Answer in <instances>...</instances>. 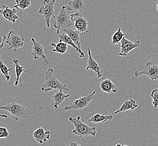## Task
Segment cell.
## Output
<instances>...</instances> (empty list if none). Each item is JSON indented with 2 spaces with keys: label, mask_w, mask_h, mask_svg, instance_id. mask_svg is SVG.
Wrapping results in <instances>:
<instances>
[{
  "label": "cell",
  "mask_w": 158,
  "mask_h": 146,
  "mask_svg": "<svg viewBox=\"0 0 158 146\" xmlns=\"http://www.w3.org/2000/svg\"><path fill=\"white\" fill-rule=\"evenodd\" d=\"M151 97L152 98V104L154 109L158 108V89H154L152 92Z\"/></svg>",
  "instance_id": "27"
},
{
  "label": "cell",
  "mask_w": 158,
  "mask_h": 146,
  "mask_svg": "<svg viewBox=\"0 0 158 146\" xmlns=\"http://www.w3.org/2000/svg\"><path fill=\"white\" fill-rule=\"evenodd\" d=\"M0 109L6 110L11 113L12 119H14L15 122H17L19 119L27 118L30 115V111L26 107L15 102L1 106Z\"/></svg>",
  "instance_id": "3"
},
{
  "label": "cell",
  "mask_w": 158,
  "mask_h": 146,
  "mask_svg": "<svg viewBox=\"0 0 158 146\" xmlns=\"http://www.w3.org/2000/svg\"><path fill=\"white\" fill-rule=\"evenodd\" d=\"M100 88L102 91L108 93H116L117 92V85L110 79H106L100 82Z\"/></svg>",
  "instance_id": "18"
},
{
  "label": "cell",
  "mask_w": 158,
  "mask_h": 146,
  "mask_svg": "<svg viewBox=\"0 0 158 146\" xmlns=\"http://www.w3.org/2000/svg\"><path fill=\"white\" fill-rule=\"evenodd\" d=\"M9 133L7 131V129L5 127H0V138H7L9 136Z\"/></svg>",
  "instance_id": "28"
},
{
  "label": "cell",
  "mask_w": 158,
  "mask_h": 146,
  "mask_svg": "<svg viewBox=\"0 0 158 146\" xmlns=\"http://www.w3.org/2000/svg\"><path fill=\"white\" fill-rule=\"evenodd\" d=\"M6 43L8 45L7 49L17 52L18 49L24 45V36L19 34L15 31H10L7 38Z\"/></svg>",
  "instance_id": "7"
},
{
  "label": "cell",
  "mask_w": 158,
  "mask_h": 146,
  "mask_svg": "<svg viewBox=\"0 0 158 146\" xmlns=\"http://www.w3.org/2000/svg\"><path fill=\"white\" fill-rule=\"evenodd\" d=\"M112 119L113 116L112 115H108L106 112L103 114H95L91 116V118H90L88 122L99 124L102 122L110 121Z\"/></svg>",
  "instance_id": "20"
},
{
  "label": "cell",
  "mask_w": 158,
  "mask_h": 146,
  "mask_svg": "<svg viewBox=\"0 0 158 146\" xmlns=\"http://www.w3.org/2000/svg\"><path fill=\"white\" fill-rule=\"evenodd\" d=\"M0 68H1V72L5 77L6 81H9L10 78H11V76L9 75V71L12 70L14 68L13 67L10 68V69L8 68L6 65L3 63V61L2 60L1 57H0Z\"/></svg>",
  "instance_id": "25"
},
{
  "label": "cell",
  "mask_w": 158,
  "mask_h": 146,
  "mask_svg": "<svg viewBox=\"0 0 158 146\" xmlns=\"http://www.w3.org/2000/svg\"><path fill=\"white\" fill-rule=\"evenodd\" d=\"M145 75L148 76L152 80L158 79V65L154 64L152 62H148L145 68L142 71H136L135 72V76L139 77L140 75Z\"/></svg>",
  "instance_id": "8"
},
{
  "label": "cell",
  "mask_w": 158,
  "mask_h": 146,
  "mask_svg": "<svg viewBox=\"0 0 158 146\" xmlns=\"http://www.w3.org/2000/svg\"><path fill=\"white\" fill-rule=\"evenodd\" d=\"M15 7L20 8L22 10H25L31 6V0H16Z\"/></svg>",
  "instance_id": "26"
},
{
  "label": "cell",
  "mask_w": 158,
  "mask_h": 146,
  "mask_svg": "<svg viewBox=\"0 0 158 146\" xmlns=\"http://www.w3.org/2000/svg\"><path fill=\"white\" fill-rule=\"evenodd\" d=\"M19 11V7L14 6L12 8H9L7 5H3L1 6L0 12L3 15V17L8 21L15 23L19 16L17 15V12Z\"/></svg>",
  "instance_id": "11"
},
{
  "label": "cell",
  "mask_w": 158,
  "mask_h": 146,
  "mask_svg": "<svg viewBox=\"0 0 158 146\" xmlns=\"http://www.w3.org/2000/svg\"><path fill=\"white\" fill-rule=\"evenodd\" d=\"M51 45L53 46L55 48L52 50L53 52H56L61 54H64L67 52L68 49L67 44L62 41H60V42L57 44H55L54 43H52Z\"/></svg>",
  "instance_id": "23"
},
{
  "label": "cell",
  "mask_w": 158,
  "mask_h": 146,
  "mask_svg": "<svg viewBox=\"0 0 158 146\" xmlns=\"http://www.w3.org/2000/svg\"><path fill=\"white\" fill-rule=\"evenodd\" d=\"M72 20L73 22V27L76 30L79 31L82 35L89 32V22L79 13H75L71 15Z\"/></svg>",
  "instance_id": "9"
},
{
  "label": "cell",
  "mask_w": 158,
  "mask_h": 146,
  "mask_svg": "<svg viewBox=\"0 0 158 146\" xmlns=\"http://www.w3.org/2000/svg\"><path fill=\"white\" fill-rule=\"evenodd\" d=\"M41 89L46 92L53 90H63L66 92L69 91L67 85L64 84L58 80L54 75V70L51 68L46 71L45 82L42 85Z\"/></svg>",
  "instance_id": "1"
},
{
  "label": "cell",
  "mask_w": 158,
  "mask_h": 146,
  "mask_svg": "<svg viewBox=\"0 0 158 146\" xmlns=\"http://www.w3.org/2000/svg\"><path fill=\"white\" fill-rule=\"evenodd\" d=\"M121 43V51L119 53V55L121 56H127L129 52L140 46L139 41H135L133 42L127 40L125 37L122 39Z\"/></svg>",
  "instance_id": "12"
},
{
  "label": "cell",
  "mask_w": 158,
  "mask_h": 146,
  "mask_svg": "<svg viewBox=\"0 0 158 146\" xmlns=\"http://www.w3.org/2000/svg\"><path fill=\"white\" fill-rule=\"evenodd\" d=\"M55 18L56 21L53 24V27L57 29V34L58 35L60 34V31L61 29L64 30L67 28H70L73 25L71 16L69 14L64 6L62 7L60 11L55 17Z\"/></svg>",
  "instance_id": "4"
},
{
  "label": "cell",
  "mask_w": 158,
  "mask_h": 146,
  "mask_svg": "<svg viewBox=\"0 0 158 146\" xmlns=\"http://www.w3.org/2000/svg\"><path fill=\"white\" fill-rule=\"evenodd\" d=\"M96 91L93 92L90 94H88L86 93L85 95L81 97H80L76 100L73 101V102L70 105H65L64 110H81L86 109L88 107L91 101L94 98L95 94Z\"/></svg>",
  "instance_id": "5"
},
{
  "label": "cell",
  "mask_w": 158,
  "mask_h": 146,
  "mask_svg": "<svg viewBox=\"0 0 158 146\" xmlns=\"http://www.w3.org/2000/svg\"><path fill=\"white\" fill-rule=\"evenodd\" d=\"M69 120L73 122L75 126V129L73 131V134H76L82 138L89 135L93 137L95 136L97 133L96 128L90 127L81 122L80 116H77L76 118L71 116L69 118Z\"/></svg>",
  "instance_id": "2"
},
{
  "label": "cell",
  "mask_w": 158,
  "mask_h": 146,
  "mask_svg": "<svg viewBox=\"0 0 158 146\" xmlns=\"http://www.w3.org/2000/svg\"><path fill=\"white\" fill-rule=\"evenodd\" d=\"M122 146L121 144H116V146Z\"/></svg>",
  "instance_id": "32"
},
{
  "label": "cell",
  "mask_w": 158,
  "mask_h": 146,
  "mask_svg": "<svg viewBox=\"0 0 158 146\" xmlns=\"http://www.w3.org/2000/svg\"><path fill=\"white\" fill-rule=\"evenodd\" d=\"M6 36L5 34H1L0 36V48L2 49L4 45V42L6 40Z\"/></svg>",
  "instance_id": "29"
},
{
  "label": "cell",
  "mask_w": 158,
  "mask_h": 146,
  "mask_svg": "<svg viewBox=\"0 0 158 146\" xmlns=\"http://www.w3.org/2000/svg\"><path fill=\"white\" fill-rule=\"evenodd\" d=\"M64 32H66L68 34V36L73 40V42L75 43L76 45L81 49V42H80V32L76 29H73L71 28H67L64 29Z\"/></svg>",
  "instance_id": "21"
},
{
  "label": "cell",
  "mask_w": 158,
  "mask_h": 146,
  "mask_svg": "<svg viewBox=\"0 0 158 146\" xmlns=\"http://www.w3.org/2000/svg\"><path fill=\"white\" fill-rule=\"evenodd\" d=\"M125 34L121 30V28L119 27L118 30L113 34L112 36L113 45H117L121 42L122 39L125 37Z\"/></svg>",
  "instance_id": "24"
},
{
  "label": "cell",
  "mask_w": 158,
  "mask_h": 146,
  "mask_svg": "<svg viewBox=\"0 0 158 146\" xmlns=\"http://www.w3.org/2000/svg\"><path fill=\"white\" fill-rule=\"evenodd\" d=\"M89 58L87 61L86 70H90L94 71L97 75L98 79L100 78L103 75V70H102L100 65H99L97 61L92 57L91 49L90 48L88 49Z\"/></svg>",
  "instance_id": "13"
},
{
  "label": "cell",
  "mask_w": 158,
  "mask_h": 146,
  "mask_svg": "<svg viewBox=\"0 0 158 146\" xmlns=\"http://www.w3.org/2000/svg\"><path fill=\"white\" fill-rule=\"evenodd\" d=\"M63 90H60L52 95V98L54 100V102L52 105L56 109H57L67 98L70 97V94L66 93Z\"/></svg>",
  "instance_id": "16"
},
{
  "label": "cell",
  "mask_w": 158,
  "mask_h": 146,
  "mask_svg": "<svg viewBox=\"0 0 158 146\" xmlns=\"http://www.w3.org/2000/svg\"><path fill=\"white\" fill-rule=\"evenodd\" d=\"M68 10L81 12L85 9V5L84 0H71L67 6H64Z\"/></svg>",
  "instance_id": "17"
},
{
  "label": "cell",
  "mask_w": 158,
  "mask_h": 146,
  "mask_svg": "<svg viewBox=\"0 0 158 146\" xmlns=\"http://www.w3.org/2000/svg\"><path fill=\"white\" fill-rule=\"evenodd\" d=\"M138 107V105L136 103V101L133 99H129L125 101L123 104L119 108V109L115 111V114H118L119 113L127 111L129 110H134L136 109Z\"/></svg>",
  "instance_id": "19"
},
{
  "label": "cell",
  "mask_w": 158,
  "mask_h": 146,
  "mask_svg": "<svg viewBox=\"0 0 158 146\" xmlns=\"http://www.w3.org/2000/svg\"><path fill=\"white\" fill-rule=\"evenodd\" d=\"M31 41L33 43V46L31 55L36 60L41 58L46 66L49 65V61L44 54V48L42 45L40 43L37 42L34 38H31Z\"/></svg>",
  "instance_id": "10"
},
{
  "label": "cell",
  "mask_w": 158,
  "mask_h": 146,
  "mask_svg": "<svg viewBox=\"0 0 158 146\" xmlns=\"http://www.w3.org/2000/svg\"><path fill=\"white\" fill-rule=\"evenodd\" d=\"M1 117H5V118H7V116L3 115H1Z\"/></svg>",
  "instance_id": "31"
},
{
  "label": "cell",
  "mask_w": 158,
  "mask_h": 146,
  "mask_svg": "<svg viewBox=\"0 0 158 146\" xmlns=\"http://www.w3.org/2000/svg\"><path fill=\"white\" fill-rule=\"evenodd\" d=\"M56 0H44L38 12L43 16L47 27H50V22L52 17L55 18V4Z\"/></svg>",
  "instance_id": "6"
},
{
  "label": "cell",
  "mask_w": 158,
  "mask_h": 146,
  "mask_svg": "<svg viewBox=\"0 0 158 146\" xmlns=\"http://www.w3.org/2000/svg\"><path fill=\"white\" fill-rule=\"evenodd\" d=\"M14 63L15 65V71L16 75V78L15 81V85L17 86L19 84V79L20 77L21 76V74L23 73H27V71L25 70L24 67L23 66H21L19 64V60L18 59H14L13 60Z\"/></svg>",
  "instance_id": "22"
},
{
  "label": "cell",
  "mask_w": 158,
  "mask_h": 146,
  "mask_svg": "<svg viewBox=\"0 0 158 146\" xmlns=\"http://www.w3.org/2000/svg\"><path fill=\"white\" fill-rule=\"evenodd\" d=\"M51 135L50 131L47 130L44 127L38 128L34 131L33 137L38 143L42 144L49 140Z\"/></svg>",
  "instance_id": "14"
},
{
  "label": "cell",
  "mask_w": 158,
  "mask_h": 146,
  "mask_svg": "<svg viewBox=\"0 0 158 146\" xmlns=\"http://www.w3.org/2000/svg\"><path fill=\"white\" fill-rule=\"evenodd\" d=\"M156 9H157V10H158V5H157V7H156Z\"/></svg>",
  "instance_id": "33"
},
{
  "label": "cell",
  "mask_w": 158,
  "mask_h": 146,
  "mask_svg": "<svg viewBox=\"0 0 158 146\" xmlns=\"http://www.w3.org/2000/svg\"><path fill=\"white\" fill-rule=\"evenodd\" d=\"M58 36L60 37V41H62V42L67 43V45H69L70 46H72L75 51L79 52V54H80V58H84L85 52H83L81 49H79L75 44V43L73 42V40H72L70 36H68V34L66 32H64V33L61 34H59Z\"/></svg>",
  "instance_id": "15"
},
{
  "label": "cell",
  "mask_w": 158,
  "mask_h": 146,
  "mask_svg": "<svg viewBox=\"0 0 158 146\" xmlns=\"http://www.w3.org/2000/svg\"><path fill=\"white\" fill-rule=\"evenodd\" d=\"M70 146H80V144L79 143H77V142H74V141H71V142H70Z\"/></svg>",
  "instance_id": "30"
}]
</instances>
